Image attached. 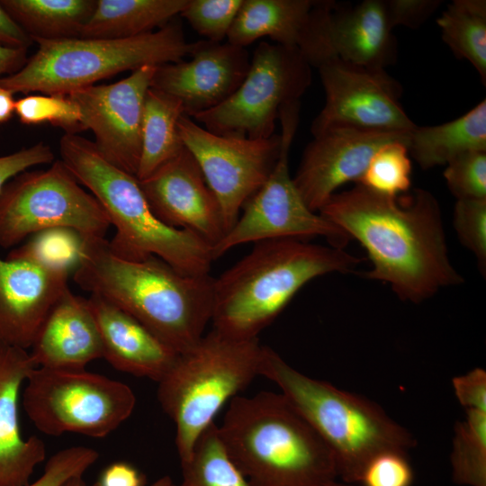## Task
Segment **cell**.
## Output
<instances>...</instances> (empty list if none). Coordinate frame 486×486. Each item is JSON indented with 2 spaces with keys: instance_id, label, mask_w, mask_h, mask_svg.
<instances>
[{
  "instance_id": "obj_21",
  "label": "cell",
  "mask_w": 486,
  "mask_h": 486,
  "mask_svg": "<svg viewBox=\"0 0 486 486\" xmlns=\"http://www.w3.org/2000/svg\"><path fill=\"white\" fill-rule=\"evenodd\" d=\"M37 366L26 349L0 341V486H27L46 457L44 442L21 432L22 387Z\"/></svg>"
},
{
  "instance_id": "obj_1",
  "label": "cell",
  "mask_w": 486,
  "mask_h": 486,
  "mask_svg": "<svg viewBox=\"0 0 486 486\" xmlns=\"http://www.w3.org/2000/svg\"><path fill=\"white\" fill-rule=\"evenodd\" d=\"M319 213L365 249L372 268L364 276L389 284L401 301L420 303L464 281L450 260L440 206L427 190L387 196L356 184Z\"/></svg>"
},
{
  "instance_id": "obj_6",
  "label": "cell",
  "mask_w": 486,
  "mask_h": 486,
  "mask_svg": "<svg viewBox=\"0 0 486 486\" xmlns=\"http://www.w3.org/2000/svg\"><path fill=\"white\" fill-rule=\"evenodd\" d=\"M259 375L281 390L333 454L338 479L359 483L366 464L387 450L408 453L416 441L376 403L297 371L263 346Z\"/></svg>"
},
{
  "instance_id": "obj_3",
  "label": "cell",
  "mask_w": 486,
  "mask_h": 486,
  "mask_svg": "<svg viewBox=\"0 0 486 486\" xmlns=\"http://www.w3.org/2000/svg\"><path fill=\"white\" fill-rule=\"evenodd\" d=\"M362 261L344 248L298 238L255 243L214 279L212 329L233 339L257 338L307 283L353 272Z\"/></svg>"
},
{
  "instance_id": "obj_39",
  "label": "cell",
  "mask_w": 486,
  "mask_h": 486,
  "mask_svg": "<svg viewBox=\"0 0 486 486\" xmlns=\"http://www.w3.org/2000/svg\"><path fill=\"white\" fill-rule=\"evenodd\" d=\"M413 470L407 453L387 450L374 455L365 465L361 486H411Z\"/></svg>"
},
{
  "instance_id": "obj_13",
  "label": "cell",
  "mask_w": 486,
  "mask_h": 486,
  "mask_svg": "<svg viewBox=\"0 0 486 486\" xmlns=\"http://www.w3.org/2000/svg\"><path fill=\"white\" fill-rule=\"evenodd\" d=\"M178 130L220 202L228 232L245 202L271 174L280 152V135L265 140L222 136L186 115L180 118Z\"/></svg>"
},
{
  "instance_id": "obj_47",
  "label": "cell",
  "mask_w": 486,
  "mask_h": 486,
  "mask_svg": "<svg viewBox=\"0 0 486 486\" xmlns=\"http://www.w3.org/2000/svg\"><path fill=\"white\" fill-rule=\"evenodd\" d=\"M62 486H98L97 482H94V484H88L85 482L83 479V476L81 477H76L69 481H68L64 485Z\"/></svg>"
},
{
  "instance_id": "obj_25",
  "label": "cell",
  "mask_w": 486,
  "mask_h": 486,
  "mask_svg": "<svg viewBox=\"0 0 486 486\" xmlns=\"http://www.w3.org/2000/svg\"><path fill=\"white\" fill-rule=\"evenodd\" d=\"M407 148L423 169L446 165L469 151H486V100L451 122L416 125L409 133Z\"/></svg>"
},
{
  "instance_id": "obj_28",
  "label": "cell",
  "mask_w": 486,
  "mask_h": 486,
  "mask_svg": "<svg viewBox=\"0 0 486 486\" xmlns=\"http://www.w3.org/2000/svg\"><path fill=\"white\" fill-rule=\"evenodd\" d=\"M0 4L33 41L79 37L96 0H0Z\"/></svg>"
},
{
  "instance_id": "obj_35",
  "label": "cell",
  "mask_w": 486,
  "mask_h": 486,
  "mask_svg": "<svg viewBox=\"0 0 486 486\" xmlns=\"http://www.w3.org/2000/svg\"><path fill=\"white\" fill-rule=\"evenodd\" d=\"M244 0H189L180 14L207 40L222 42Z\"/></svg>"
},
{
  "instance_id": "obj_30",
  "label": "cell",
  "mask_w": 486,
  "mask_h": 486,
  "mask_svg": "<svg viewBox=\"0 0 486 486\" xmlns=\"http://www.w3.org/2000/svg\"><path fill=\"white\" fill-rule=\"evenodd\" d=\"M181 467L182 480L176 486H250L227 454L215 423L201 435Z\"/></svg>"
},
{
  "instance_id": "obj_4",
  "label": "cell",
  "mask_w": 486,
  "mask_h": 486,
  "mask_svg": "<svg viewBox=\"0 0 486 486\" xmlns=\"http://www.w3.org/2000/svg\"><path fill=\"white\" fill-rule=\"evenodd\" d=\"M218 432L250 486H327L338 480L332 452L281 392L234 397Z\"/></svg>"
},
{
  "instance_id": "obj_49",
  "label": "cell",
  "mask_w": 486,
  "mask_h": 486,
  "mask_svg": "<svg viewBox=\"0 0 486 486\" xmlns=\"http://www.w3.org/2000/svg\"><path fill=\"white\" fill-rule=\"evenodd\" d=\"M327 486H361L360 484H356V483H348V482H344L342 481H335L331 483H329L328 485Z\"/></svg>"
},
{
  "instance_id": "obj_29",
  "label": "cell",
  "mask_w": 486,
  "mask_h": 486,
  "mask_svg": "<svg viewBox=\"0 0 486 486\" xmlns=\"http://www.w3.org/2000/svg\"><path fill=\"white\" fill-rule=\"evenodd\" d=\"M443 40L486 83V1L454 0L436 20Z\"/></svg>"
},
{
  "instance_id": "obj_11",
  "label": "cell",
  "mask_w": 486,
  "mask_h": 486,
  "mask_svg": "<svg viewBox=\"0 0 486 486\" xmlns=\"http://www.w3.org/2000/svg\"><path fill=\"white\" fill-rule=\"evenodd\" d=\"M310 68L299 50L261 41L238 89L221 104L190 118L215 134L268 139L281 109L299 102L310 86Z\"/></svg>"
},
{
  "instance_id": "obj_36",
  "label": "cell",
  "mask_w": 486,
  "mask_h": 486,
  "mask_svg": "<svg viewBox=\"0 0 486 486\" xmlns=\"http://www.w3.org/2000/svg\"><path fill=\"white\" fill-rule=\"evenodd\" d=\"M446 166L444 178L457 200L486 199V151L461 154Z\"/></svg>"
},
{
  "instance_id": "obj_20",
  "label": "cell",
  "mask_w": 486,
  "mask_h": 486,
  "mask_svg": "<svg viewBox=\"0 0 486 486\" xmlns=\"http://www.w3.org/2000/svg\"><path fill=\"white\" fill-rule=\"evenodd\" d=\"M69 273L30 260L0 257V341L29 349L68 287Z\"/></svg>"
},
{
  "instance_id": "obj_18",
  "label": "cell",
  "mask_w": 486,
  "mask_h": 486,
  "mask_svg": "<svg viewBox=\"0 0 486 486\" xmlns=\"http://www.w3.org/2000/svg\"><path fill=\"white\" fill-rule=\"evenodd\" d=\"M332 1L244 0L227 41L242 48L262 37L301 51L311 67L335 57L327 37Z\"/></svg>"
},
{
  "instance_id": "obj_5",
  "label": "cell",
  "mask_w": 486,
  "mask_h": 486,
  "mask_svg": "<svg viewBox=\"0 0 486 486\" xmlns=\"http://www.w3.org/2000/svg\"><path fill=\"white\" fill-rule=\"evenodd\" d=\"M61 161L101 203L115 228L109 247L124 259L157 256L188 275L210 274L212 247L194 233L172 228L151 211L137 178L107 161L93 141L65 133Z\"/></svg>"
},
{
  "instance_id": "obj_26",
  "label": "cell",
  "mask_w": 486,
  "mask_h": 486,
  "mask_svg": "<svg viewBox=\"0 0 486 486\" xmlns=\"http://www.w3.org/2000/svg\"><path fill=\"white\" fill-rule=\"evenodd\" d=\"M189 0H97L81 38L124 39L154 32L180 14Z\"/></svg>"
},
{
  "instance_id": "obj_38",
  "label": "cell",
  "mask_w": 486,
  "mask_h": 486,
  "mask_svg": "<svg viewBox=\"0 0 486 486\" xmlns=\"http://www.w3.org/2000/svg\"><path fill=\"white\" fill-rule=\"evenodd\" d=\"M98 457L96 450L84 446L59 450L48 459L42 474L27 486H62L73 478L83 476Z\"/></svg>"
},
{
  "instance_id": "obj_12",
  "label": "cell",
  "mask_w": 486,
  "mask_h": 486,
  "mask_svg": "<svg viewBox=\"0 0 486 486\" xmlns=\"http://www.w3.org/2000/svg\"><path fill=\"white\" fill-rule=\"evenodd\" d=\"M300 113V102L284 105L279 112L280 152L264 184L245 202L235 224L213 247L214 260L232 248L271 239L324 237L331 246L344 248L350 238L319 212L311 211L289 170V151Z\"/></svg>"
},
{
  "instance_id": "obj_46",
  "label": "cell",
  "mask_w": 486,
  "mask_h": 486,
  "mask_svg": "<svg viewBox=\"0 0 486 486\" xmlns=\"http://www.w3.org/2000/svg\"><path fill=\"white\" fill-rule=\"evenodd\" d=\"M14 103V94L0 86V124L13 117Z\"/></svg>"
},
{
  "instance_id": "obj_42",
  "label": "cell",
  "mask_w": 486,
  "mask_h": 486,
  "mask_svg": "<svg viewBox=\"0 0 486 486\" xmlns=\"http://www.w3.org/2000/svg\"><path fill=\"white\" fill-rule=\"evenodd\" d=\"M454 394L466 410L486 412V372L481 367L455 376L452 380Z\"/></svg>"
},
{
  "instance_id": "obj_17",
  "label": "cell",
  "mask_w": 486,
  "mask_h": 486,
  "mask_svg": "<svg viewBox=\"0 0 486 486\" xmlns=\"http://www.w3.org/2000/svg\"><path fill=\"white\" fill-rule=\"evenodd\" d=\"M409 133L327 130L314 136L306 147L292 177L295 186L307 206L319 212L339 186L360 180L382 146L393 140L407 143Z\"/></svg>"
},
{
  "instance_id": "obj_24",
  "label": "cell",
  "mask_w": 486,
  "mask_h": 486,
  "mask_svg": "<svg viewBox=\"0 0 486 486\" xmlns=\"http://www.w3.org/2000/svg\"><path fill=\"white\" fill-rule=\"evenodd\" d=\"M383 0H364L354 5L332 1L327 37L333 55L369 69H384L396 58Z\"/></svg>"
},
{
  "instance_id": "obj_23",
  "label": "cell",
  "mask_w": 486,
  "mask_h": 486,
  "mask_svg": "<svg viewBox=\"0 0 486 486\" xmlns=\"http://www.w3.org/2000/svg\"><path fill=\"white\" fill-rule=\"evenodd\" d=\"M30 348L37 367L81 369L103 358L100 334L87 299L68 287L43 320Z\"/></svg>"
},
{
  "instance_id": "obj_15",
  "label": "cell",
  "mask_w": 486,
  "mask_h": 486,
  "mask_svg": "<svg viewBox=\"0 0 486 486\" xmlns=\"http://www.w3.org/2000/svg\"><path fill=\"white\" fill-rule=\"evenodd\" d=\"M157 67L146 65L115 83L93 85L68 94L79 107L80 131L90 130L101 155L134 176L141 155L145 96Z\"/></svg>"
},
{
  "instance_id": "obj_32",
  "label": "cell",
  "mask_w": 486,
  "mask_h": 486,
  "mask_svg": "<svg viewBox=\"0 0 486 486\" xmlns=\"http://www.w3.org/2000/svg\"><path fill=\"white\" fill-rule=\"evenodd\" d=\"M85 238L76 231L57 228L42 230L11 250L6 259L30 260L70 273L78 266Z\"/></svg>"
},
{
  "instance_id": "obj_14",
  "label": "cell",
  "mask_w": 486,
  "mask_h": 486,
  "mask_svg": "<svg viewBox=\"0 0 486 486\" xmlns=\"http://www.w3.org/2000/svg\"><path fill=\"white\" fill-rule=\"evenodd\" d=\"M325 104L311 124L314 136L332 128L409 133L416 124L399 97L400 85L384 69H369L332 57L318 68Z\"/></svg>"
},
{
  "instance_id": "obj_31",
  "label": "cell",
  "mask_w": 486,
  "mask_h": 486,
  "mask_svg": "<svg viewBox=\"0 0 486 486\" xmlns=\"http://www.w3.org/2000/svg\"><path fill=\"white\" fill-rule=\"evenodd\" d=\"M450 463L455 484L486 486V412L466 410L456 422Z\"/></svg>"
},
{
  "instance_id": "obj_44",
  "label": "cell",
  "mask_w": 486,
  "mask_h": 486,
  "mask_svg": "<svg viewBox=\"0 0 486 486\" xmlns=\"http://www.w3.org/2000/svg\"><path fill=\"white\" fill-rule=\"evenodd\" d=\"M32 42V39L0 4V44L16 48H28Z\"/></svg>"
},
{
  "instance_id": "obj_37",
  "label": "cell",
  "mask_w": 486,
  "mask_h": 486,
  "mask_svg": "<svg viewBox=\"0 0 486 486\" xmlns=\"http://www.w3.org/2000/svg\"><path fill=\"white\" fill-rule=\"evenodd\" d=\"M454 228L460 242L476 256L484 271L486 265V199L457 200Z\"/></svg>"
},
{
  "instance_id": "obj_8",
  "label": "cell",
  "mask_w": 486,
  "mask_h": 486,
  "mask_svg": "<svg viewBox=\"0 0 486 486\" xmlns=\"http://www.w3.org/2000/svg\"><path fill=\"white\" fill-rule=\"evenodd\" d=\"M262 350L258 338L233 339L212 329L179 354L158 382V402L176 427L181 464L225 403L259 375Z\"/></svg>"
},
{
  "instance_id": "obj_22",
  "label": "cell",
  "mask_w": 486,
  "mask_h": 486,
  "mask_svg": "<svg viewBox=\"0 0 486 486\" xmlns=\"http://www.w3.org/2000/svg\"><path fill=\"white\" fill-rule=\"evenodd\" d=\"M86 299L100 334L103 358L118 371L158 382L179 354L103 297L91 294Z\"/></svg>"
},
{
  "instance_id": "obj_2",
  "label": "cell",
  "mask_w": 486,
  "mask_h": 486,
  "mask_svg": "<svg viewBox=\"0 0 486 486\" xmlns=\"http://www.w3.org/2000/svg\"><path fill=\"white\" fill-rule=\"evenodd\" d=\"M73 278L81 289L135 318L177 354L194 346L212 320L215 278L182 274L157 256L121 258L105 238H85Z\"/></svg>"
},
{
  "instance_id": "obj_45",
  "label": "cell",
  "mask_w": 486,
  "mask_h": 486,
  "mask_svg": "<svg viewBox=\"0 0 486 486\" xmlns=\"http://www.w3.org/2000/svg\"><path fill=\"white\" fill-rule=\"evenodd\" d=\"M27 48L0 44V78L20 70L27 61Z\"/></svg>"
},
{
  "instance_id": "obj_34",
  "label": "cell",
  "mask_w": 486,
  "mask_h": 486,
  "mask_svg": "<svg viewBox=\"0 0 486 486\" xmlns=\"http://www.w3.org/2000/svg\"><path fill=\"white\" fill-rule=\"evenodd\" d=\"M14 113L22 124L49 122L66 133L80 132L81 112L78 105L68 95L31 94L14 103Z\"/></svg>"
},
{
  "instance_id": "obj_27",
  "label": "cell",
  "mask_w": 486,
  "mask_h": 486,
  "mask_svg": "<svg viewBox=\"0 0 486 486\" xmlns=\"http://www.w3.org/2000/svg\"><path fill=\"white\" fill-rule=\"evenodd\" d=\"M184 115L176 97L150 87L145 96L141 123V155L136 174L146 179L184 148L178 122Z\"/></svg>"
},
{
  "instance_id": "obj_41",
  "label": "cell",
  "mask_w": 486,
  "mask_h": 486,
  "mask_svg": "<svg viewBox=\"0 0 486 486\" xmlns=\"http://www.w3.org/2000/svg\"><path fill=\"white\" fill-rule=\"evenodd\" d=\"M389 23L396 26L418 28L439 7L440 0H383Z\"/></svg>"
},
{
  "instance_id": "obj_48",
  "label": "cell",
  "mask_w": 486,
  "mask_h": 486,
  "mask_svg": "<svg viewBox=\"0 0 486 486\" xmlns=\"http://www.w3.org/2000/svg\"><path fill=\"white\" fill-rule=\"evenodd\" d=\"M151 486H176V483L169 475H165L155 481Z\"/></svg>"
},
{
  "instance_id": "obj_40",
  "label": "cell",
  "mask_w": 486,
  "mask_h": 486,
  "mask_svg": "<svg viewBox=\"0 0 486 486\" xmlns=\"http://www.w3.org/2000/svg\"><path fill=\"white\" fill-rule=\"evenodd\" d=\"M55 155L50 147L38 142L31 147L0 157V192L4 185L16 175L35 166L51 164Z\"/></svg>"
},
{
  "instance_id": "obj_10",
  "label": "cell",
  "mask_w": 486,
  "mask_h": 486,
  "mask_svg": "<svg viewBox=\"0 0 486 486\" xmlns=\"http://www.w3.org/2000/svg\"><path fill=\"white\" fill-rule=\"evenodd\" d=\"M111 226L101 203L61 160L25 170L0 192V247L17 246L42 230L64 228L84 238H104Z\"/></svg>"
},
{
  "instance_id": "obj_19",
  "label": "cell",
  "mask_w": 486,
  "mask_h": 486,
  "mask_svg": "<svg viewBox=\"0 0 486 486\" xmlns=\"http://www.w3.org/2000/svg\"><path fill=\"white\" fill-rule=\"evenodd\" d=\"M188 61L157 67L151 87L178 99L184 115L209 111L224 103L240 86L251 57L246 48L230 42H194Z\"/></svg>"
},
{
  "instance_id": "obj_33",
  "label": "cell",
  "mask_w": 486,
  "mask_h": 486,
  "mask_svg": "<svg viewBox=\"0 0 486 486\" xmlns=\"http://www.w3.org/2000/svg\"><path fill=\"white\" fill-rule=\"evenodd\" d=\"M407 143L393 140L382 146L372 157L356 183L387 196L407 193L411 185V162Z\"/></svg>"
},
{
  "instance_id": "obj_16",
  "label": "cell",
  "mask_w": 486,
  "mask_h": 486,
  "mask_svg": "<svg viewBox=\"0 0 486 486\" xmlns=\"http://www.w3.org/2000/svg\"><path fill=\"white\" fill-rule=\"evenodd\" d=\"M138 182L151 211L166 225L189 230L212 248L226 235L220 202L185 147Z\"/></svg>"
},
{
  "instance_id": "obj_7",
  "label": "cell",
  "mask_w": 486,
  "mask_h": 486,
  "mask_svg": "<svg viewBox=\"0 0 486 486\" xmlns=\"http://www.w3.org/2000/svg\"><path fill=\"white\" fill-rule=\"evenodd\" d=\"M36 52L17 72L0 78V86L13 94L40 92L68 94L127 70L183 60L194 50L181 22L124 39H36Z\"/></svg>"
},
{
  "instance_id": "obj_9",
  "label": "cell",
  "mask_w": 486,
  "mask_h": 486,
  "mask_svg": "<svg viewBox=\"0 0 486 486\" xmlns=\"http://www.w3.org/2000/svg\"><path fill=\"white\" fill-rule=\"evenodd\" d=\"M22 404L45 435L102 438L130 418L136 397L127 384L86 368L36 367L24 383Z\"/></svg>"
},
{
  "instance_id": "obj_43",
  "label": "cell",
  "mask_w": 486,
  "mask_h": 486,
  "mask_svg": "<svg viewBox=\"0 0 486 486\" xmlns=\"http://www.w3.org/2000/svg\"><path fill=\"white\" fill-rule=\"evenodd\" d=\"M98 486H144L145 476L134 466L125 462H116L102 472Z\"/></svg>"
}]
</instances>
